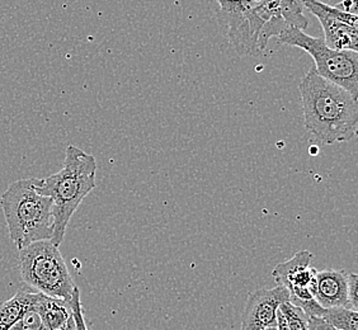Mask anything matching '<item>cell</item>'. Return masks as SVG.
<instances>
[{
  "instance_id": "obj_1",
  "label": "cell",
  "mask_w": 358,
  "mask_h": 330,
  "mask_svg": "<svg viewBox=\"0 0 358 330\" xmlns=\"http://www.w3.org/2000/svg\"><path fill=\"white\" fill-rule=\"evenodd\" d=\"M216 18L241 56H259L286 28L305 31L309 22L301 0H217Z\"/></svg>"
},
{
  "instance_id": "obj_2",
  "label": "cell",
  "mask_w": 358,
  "mask_h": 330,
  "mask_svg": "<svg viewBox=\"0 0 358 330\" xmlns=\"http://www.w3.org/2000/svg\"><path fill=\"white\" fill-rule=\"evenodd\" d=\"M299 92L305 129L319 141L333 145L350 141L356 136L357 96L317 76L314 68L303 76Z\"/></svg>"
},
{
  "instance_id": "obj_3",
  "label": "cell",
  "mask_w": 358,
  "mask_h": 330,
  "mask_svg": "<svg viewBox=\"0 0 358 330\" xmlns=\"http://www.w3.org/2000/svg\"><path fill=\"white\" fill-rule=\"evenodd\" d=\"M96 160L93 155L69 145L60 172L35 178L37 192L52 201L51 243L60 247L73 215L84 199L96 188Z\"/></svg>"
},
{
  "instance_id": "obj_4",
  "label": "cell",
  "mask_w": 358,
  "mask_h": 330,
  "mask_svg": "<svg viewBox=\"0 0 358 330\" xmlns=\"http://www.w3.org/2000/svg\"><path fill=\"white\" fill-rule=\"evenodd\" d=\"M9 236L18 249L52 236V201L37 192L35 178L20 179L0 197Z\"/></svg>"
},
{
  "instance_id": "obj_5",
  "label": "cell",
  "mask_w": 358,
  "mask_h": 330,
  "mask_svg": "<svg viewBox=\"0 0 358 330\" xmlns=\"http://www.w3.org/2000/svg\"><path fill=\"white\" fill-rule=\"evenodd\" d=\"M20 272L24 283L45 295L69 303L76 289L59 247L38 241L18 249Z\"/></svg>"
},
{
  "instance_id": "obj_6",
  "label": "cell",
  "mask_w": 358,
  "mask_h": 330,
  "mask_svg": "<svg viewBox=\"0 0 358 330\" xmlns=\"http://www.w3.org/2000/svg\"><path fill=\"white\" fill-rule=\"evenodd\" d=\"M277 40L282 45L308 52L315 62L314 70L317 76L358 96L357 51L334 50L327 46L323 38L313 37L295 27L283 29Z\"/></svg>"
},
{
  "instance_id": "obj_7",
  "label": "cell",
  "mask_w": 358,
  "mask_h": 330,
  "mask_svg": "<svg viewBox=\"0 0 358 330\" xmlns=\"http://www.w3.org/2000/svg\"><path fill=\"white\" fill-rule=\"evenodd\" d=\"M301 3L320 22L327 46L334 50L357 51V14L350 13L337 6H329L322 0H301Z\"/></svg>"
},
{
  "instance_id": "obj_8",
  "label": "cell",
  "mask_w": 358,
  "mask_h": 330,
  "mask_svg": "<svg viewBox=\"0 0 358 330\" xmlns=\"http://www.w3.org/2000/svg\"><path fill=\"white\" fill-rule=\"evenodd\" d=\"M313 254L300 250L289 261L277 264L272 275L277 285L289 289V303H297L314 299L317 269L311 267Z\"/></svg>"
},
{
  "instance_id": "obj_9",
  "label": "cell",
  "mask_w": 358,
  "mask_h": 330,
  "mask_svg": "<svg viewBox=\"0 0 358 330\" xmlns=\"http://www.w3.org/2000/svg\"><path fill=\"white\" fill-rule=\"evenodd\" d=\"M285 301H289V292L281 285L252 292L241 317V330H263L277 327V311Z\"/></svg>"
},
{
  "instance_id": "obj_10",
  "label": "cell",
  "mask_w": 358,
  "mask_h": 330,
  "mask_svg": "<svg viewBox=\"0 0 358 330\" xmlns=\"http://www.w3.org/2000/svg\"><path fill=\"white\" fill-rule=\"evenodd\" d=\"M314 300L324 309L348 308L347 272L341 269H324L317 272Z\"/></svg>"
},
{
  "instance_id": "obj_11",
  "label": "cell",
  "mask_w": 358,
  "mask_h": 330,
  "mask_svg": "<svg viewBox=\"0 0 358 330\" xmlns=\"http://www.w3.org/2000/svg\"><path fill=\"white\" fill-rule=\"evenodd\" d=\"M34 306L48 330H59L73 317L70 303L36 291Z\"/></svg>"
},
{
  "instance_id": "obj_12",
  "label": "cell",
  "mask_w": 358,
  "mask_h": 330,
  "mask_svg": "<svg viewBox=\"0 0 358 330\" xmlns=\"http://www.w3.org/2000/svg\"><path fill=\"white\" fill-rule=\"evenodd\" d=\"M36 289L24 286L7 301L0 303V330H9L21 319L23 313L32 303Z\"/></svg>"
},
{
  "instance_id": "obj_13",
  "label": "cell",
  "mask_w": 358,
  "mask_h": 330,
  "mask_svg": "<svg viewBox=\"0 0 358 330\" xmlns=\"http://www.w3.org/2000/svg\"><path fill=\"white\" fill-rule=\"evenodd\" d=\"M320 319L338 330H358V313L345 306L322 310Z\"/></svg>"
},
{
  "instance_id": "obj_14",
  "label": "cell",
  "mask_w": 358,
  "mask_h": 330,
  "mask_svg": "<svg viewBox=\"0 0 358 330\" xmlns=\"http://www.w3.org/2000/svg\"><path fill=\"white\" fill-rule=\"evenodd\" d=\"M278 310L281 311L286 323L291 330H309V317L303 313L301 308L294 305L289 301L280 305Z\"/></svg>"
},
{
  "instance_id": "obj_15",
  "label": "cell",
  "mask_w": 358,
  "mask_h": 330,
  "mask_svg": "<svg viewBox=\"0 0 358 330\" xmlns=\"http://www.w3.org/2000/svg\"><path fill=\"white\" fill-rule=\"evenodd\" d=\"M36 292V291H35ZM35 297V295H34ZM9 330H48L46 325L42 320L41 315L34 306V300L32 303L28 306L27 310L23 313L21 319L14 324L13 327Z\"/></svg>"
},
{
  "instance_id": "obj_16",
  "label": "cell",
  "mask_w": 358,
  "mask_h": 330,
  "mask_svg": "<svg viewBox=\"0 0 358 330\" xmlns=\"http://www.w3.org/2000/svg\"><path fill=\"white\" fill-rule=\"evenodd\" d=\"M73 317L76 322V330H92L90 325L87 324L85 317H84L83 306H82V300H80V289L76 287L71 300L69 301Z\"/></svg>"
},
{
  "instance_id": "obj_17",
  "label": "cell",
  "mask_w": 358,
  "mask_h": 330,
  "mask_svg": "<svg viewBox=\"0 0 358 330\" xmlns=\"http://www.w3.org/2000/svg\"><path fill=\"white\" fill-rule=\"evenodd\" d=\"M347 299L348 309L358 310V275L347 273Z\"/></svg>"
},
{
  "instance_id": "obj_18",
  "label": "cell",
  "mask_w": 358,
  "mask_h": 330,
  "mask_svg": "<svg viewBox=\"0 0 358 330\" xmlns=\"http://www.w3.org/2000/svg\"><path fill=\"white\" fill-rule=\"evenodd\" d=\"M309 330H338L320 317H309Z\"/></svg>"
},
{
  "instance_id": "obj_19",
  "label": "cell",
  "mask_w": 358,
  "mask_h": 330,
  "mask_svg": "<svg viewBox=\"0 0 358 330\" xmlns=\"http://www.w3.org/2000/svg\"><path fill=\"white\" fill-rule=\"evenodd\" d=\"M277 330H291L280 310L277 311Z\"/></svg>"
},
{
  "instance_id": "obj_20",
  "label": "cell",
  "mask_w": 358,
  "mask_h": 330,
  "mask_svg": "<svg viewBox=\"0 0 358 330\" xmlns=\"http://www.w3.org/2000/svg\"><path fill=\"white\" fill-rule=\"evenodd\" d=\"M59 330H76V322H74V317H70L69 320L66 323L62 325V328Z\"/></svg>"
},
{
  "instance_id": "obj_21",
  "label": "cell",
  "mask_w": 358,
  "mask_h": 330,
  "mask_svg": "<svg viewBox=\"0 0 358 330\" xmlns=\"http://www.w3.org/2000/svg\"><path fill=\"white\" fill-rule=\"evenodd\" d=\"M263 330H277V327H273V328H267V329H263Z\"/></svg>"
}]
</instances>
